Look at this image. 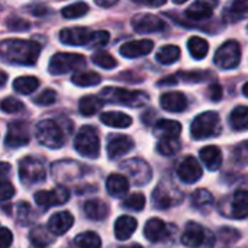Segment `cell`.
<instances>
[{
  "label": "cell",
  "mask_w": 248,
  "mask_h": 248,
  "mask_svg": "<svg viewBox=\"0 0 248 248\" xmlns=\"http://www.w3.org/2000/svg\"><path fill=\"white\" fill-rule=\"evenodd\" d=\"M41 54V45L28 39H4L0 41V58L6 62L33 65Z\"/></svg>",
  "instance_id": "obj_1"
},
{
  "label": "cell",
  "mask_w": 248,
  "mask_h": 248,
  "mask_svg": "<svg viewBox=\"0 0 248 248\" xmlns=\"http://www.w3.org/2000/svg\"><path fill=\"white\" fill-rule=\"evenodd\" d=\"M60 41L65 45L97 48L105 46L109 42V32L96 31L92 32L87 28H67L60 32Z\"/></svg>",
  "instance_id": "obj_2"
},
{
  "label": "cell",
  "mask_w": 248,
  "mask_h": 248,
  "mask_svg": "<svg viewBox=\"0 0 248 248\" xmlns=\"http://www.w3.org/2000/svg\"><path fill=\"white\" fill-rule=\"evenodd\" d=\"M100 99L110 103H119L124 106L138 108L148 102V94L145 92L128 90L122 87H106L100 92Z\"/></svg>",
  "instance_id": "obj_3"
},
{
  "label": "cell",
  "mask_w": 248,
  "mask_h": 248,
  "mask_svg": "<svg viewBox=\"0 0 248 248\" xmlns=\"http://www.w3.org/2000/svg\"><path fill=\"white\" fill-rule=\"evenodd\" d=\"M35 137L38 142L46 148H61L64 145V134L61 126L52 119H44L35 126Z\"/></svg>",
  "instance_id": "obj_4"
},
{
  "label": "cell",
  "mask_w": 248,
  "mask_h": 248,
  "mask_svg": "<svg viewBox=\"0 0 248 248\" xmlns=\"http://www.w3.org/2000/svg\"><path fill=\"white\" fill-rule=\"evenodd\" d=\"M74 148L83 157L97 158L100 154V140H99L97 129L90 125L83 126L76 135Z\"/></svg>",
  "instance_id": "obj_5"
},
{
  "label": "cell",
  "mask_w": 248,
  "mask_h": 248,
  "mask_svg": "<svg viewBox=\"0 0 248 248\" xmlns=\"http://www.w3.org/2000/svg\"><path fill=\"white\" fill-rule=\"evenodd\" d=\"M221 132V122L217 112H203L195 118L190 126V134L195 140L217 137Z\"/></svg>",
  "instance_id": "obj_6"
},
{
  "label": "cell",
  "mask_w": 248,
  "mask_h": 248,
  "mask_svg": "<svg viewBox=\"0 0 248 248\" xmlns=\"http://www.w3.org/2000/svg\"><path fill=\"white\" fill-rule=\"evenodd\" d=\"M86 65V57L80 54H70V52H58L55 54L49 64L48 70L51 74H65L74 70H81V67Z\"/></svg>",
  "instance_id": "obj_7"
},
{
  "label": "cell",
  "mask_w": 248,
  "mask_h": 248,
  "mask_svg": "<svg viewBox=\"0 0 248 248\" xmlns=\"http://www.w3.org/2000/svg\"><path fill=\"white\" fill-rule=\"evenodd\" d=\"M19 177L26 186H35L45 180L46 170L41 160L35 157H25L19 163Z\"/></svg>",
  "instance_id": "obj_8"
},
{
  "label": "cell",
  "mask_w": 248,
  "mask_h": 248,
  "mask_svg": "<svg viewBox=\"0 0 248 248\" xmlns=\"http://www.w3.org/2000/svg\"><path fill=\"white\" fill-rule=\"evenodd\" d=\"M121 169L128 174V180H132L135 186H144L153 179L151 167L141 158H129L121 164Z\"/></svg>",
  "instance_id": "obj_9"
},
{
  "label": "cell",
  "mask_w": 248,
  "mask_h": 248,
  "mask_svg": "<svg viewBox=\"0 0 248 248\" xmlns=\"http://www.w3.org/2000/svg\"><path fill=\"white\" fill-rule=\"evenodd\" d=\"M215 64L222 70H232L241 61V46L237 41H227L218 48L214 57Z\"/></svg>",
  "instance_id": "obj_10"
},
{
  "label": "cell",
  "mask_w": 248,
  "mask_h": 248,
  "mask_svg": "<svg viewBox=\"0 0 248 248\" xmlns=\"http://www.w3.org/2000/svg\"><path fill=\"white\" fill-rule=\"evenodd\" d=\"M180 201H182V193L171 183L163 182L153 192V202H154V206L158 209H169L180 203Z\"/></svg>",
  "instance_id": "obj_11"
},
{
  "label": "cell",
  "mask_w": 248,
  "mask_h": 248,
  "mask_svg": "<svg viewBox=\"0 0 248 248\" xmlns=\"http://www.w3.org/2000/svg\"><path fill=\"white\" fill-rule=\"evenodd\" d=\"M35 203L42 209H49L52 206L64 205L70 199V192L67 187L60 186L52 190H39L33 195Z\"/></svg>",
  "instance_id": "obj_12"
},
{
  "label": "cell",
  "mask_w": 248,
  "mask_h": 248,
  "mask_svg": "<svg viewBox=\"0 0 248 248\" xmlns=\"http://www.w3.org/2000/svg\"><path fill=\"white\" fill-rule=\"evenodd\" d=\"M31 135H29V126L25 122H13L7 128V134L4 138V144L9 148H19L23 147L29 142Z\"/></svg>",
  "instance_id": "obj_13"
},
{
  "label": "cell",
  "mask_w": 248,
  "mask_h": 248,
  "mask_svg": "<svg viewBox=\"0 0 248 248\" xmlns=\"http://www.w3.org/2000/svg\"><path fill=\"white\" fill-rule=\"evenodd\" d=\"M132 28L138 33H151L163 31L166 28V23L155 15L140 13L132 17Z\"/></svg>",
  "instance_id": "obj_14"
},
{
  "label": "cell",
  "mask_w": 248,
  "mask_h": 248,
  "mask_svg": "<svg viewBox=\"0 0 248 248\" xmlns=\"http://www.w3.org/2000/svg\"><path fill=\"white\" fill-rule=\"evenodd\" d=\"M203 171L201 164L198 163V160L192 155L186 157L177 167V176L179 179L186 183V185H192L196 183L201 177H202Z\"/></svg>",
  "instance_id": "obj_15"
},
{
  "label": "cell",
  "mask_w": 248,
  "mask_h": 248,
  "mask_svg": "<svg viewBox=\"0 0 248 248\" xmlns=\"http://www.w3.org/2000/svg\"><path fill=\"white\" fill-rule=\"evenodd\" d=\"M153 48H154V42L151 39H140V41H131L124 44L119 52L126 58H138L150 54Z\"/></svg>",
  "instance_id": "obj_16"
},
{
  "label": "cell",
  "mask_w": 248,
  "mask_h": 248,
  "mask_svg": "<svg viewBox=\"0 0 248 248\" xmlns=\"http://www.w3.org/2000/svg\"><path fill=\"white\" fill-rule=\"evenodd\" d=\"M206 241V231L196 222L187 224L185 232L182 234V244L189 248H198Z\"/></svg>",
  "instance_id": "obj_17"
},
{
  "label": "cell",
  "mask_w": 248,
  "mask_h": 248,
  "mask_svg": "<svg viewBox=\"0 0 248 248\" xmlns=\"http://www.w3.org/2000/svg\"><path fill=\"white\" fill-rule=\"evenodd\" d=\"M132 148H134V141L129 137L115 135V137H110L108 142V155L110 160H115L128 154Z\"/></svg>",
  "instance_id": "obj_18"
},
{
  "label": "cell",
  "mask_w": 248,
  "mask_h": 248,
  "mask_svg": "<svg viewBox=\"0 0 248 248\" xmlns=\"http://www.w3.org/2000/svg\"><path fill=\"white\" fill-rule=\"evenodd\" d=\"M144 235L151 243H160L170 235V227L158 218H151L144 228Z\"/></svg>",
  "instance_id": "obj_19"
},
{
  "label": "cell",
  "mask_w": 248,
  "mask_h": 248,
  "mask_svg": "<svg viewBox=\"0 0 248 248\" xmlns=\"http://www.w3.org/2000/svg\"><path fill=\"white\" fill-rule=\"evenodd\" d=\"M81 169L83 167L74 161H58L52 164V176L57 182H67L76 179L81 173Z\"/></svg>",
  "instance_id": "obj_20"
},
{
  "label": "cell",
  "mask_w": 248,
  "mask_h": 248,
  "mask_svg": "<svg viewBox=\"0 0 248 248\" xmlns=\"http://www.w3.org/2000/svg\"><path fill=\"white\" fill-rule=\"evenodd\" d=\"M160 105L167 112H183L187 108V97L180 92H169L160 97Z\"/></svg>",
  "instance_id": "obj_21"
},
{
  "label": "cell",
  "mask_w": 248,
  "mask_h": 248,
  "mask_svg": "<svg viewBox=\"0 0 248 248\" xmlns=\"http://www.w3.org/2000/svg\"><path fill=\"white\" fill-rule=\"evenodd\" d=\"M74 224V218L70 212L62 211V212H57L54 214L49 221H48V230L54 234V235H62L65 234Z\"/></svg>",
  "instance_id": "obj_22"
},
{
  "label": "cell",
  "mask_w": 248,
  "mask_h": 248,
  "mask_svg": "<svg viewBox=\"0 0 248 248\" xmlns=\"http://www.w3.org/2000/svg\"><path fill=\"white\" fill-rule=\"evenodd\" d=\"M217 6H218V0H196L186 10V15L193 20H202L212 16V12Z\"/></svg>",
  "instance_id": "obj_23"
},
{
  "label": "cell",
  "mask_w": 248,
  "mask_h": 248,
  "mask_svg": "<svg viewBox=\"0 0 248 248\" xmlns=\"http://www.w3.org/2000/svg\"><path fill=\"white\" fill-rule=\"evenodd\" d=\"M137 227H138V222L135 218H132L129 215H124V217L118 218L115 222V237L119 241H126L132 237Z\"/></svg>",
  "instance_id": "obj_24"
},
{
  "label": "cell",
  "mask_w": 248,
  "mask_h": 248,
  "mask_svg": "<svg viewBox=\"0 0 248 248\" xmlns=\"http://www.w3.org/2000/svg\"><path fill=\"white\" fill-rule=\"evenodd\" d=\"M84 214L89 219L103 221L109 215V205L102 199H90L84 203Z\"/></svg>",
  "instance_id": "obj_25"
},
{
  "label": "cell",
  "mask_w": 248,
  "mask_h": 248,
  "mask_svg": "<svg viewBox=\"0 0 248 248\" xmlns=\"http://www.w3.org/2000/svg\"><path fill=\"white\" fill-rule=\"evenodd\" d=\"M106 189L108 193L112 198H122L129 190V182L128 177L122 174H110L106 180Z\"/></svg>",
  "instance_id": "obj_26"
},
{
  "label": "cell",
  "mask_w": 248,
  "mask_h": 248,
  "mask_svg": "<svg viewBox=\"0 0 248 248\" xmlns=\"http://www.w3.org/2000/svg\"><path fill=\"white\" fill-rule=\"evenodd\" d=\"M201 160L205 164V167L211 171H215L222 164V153L215 145H208L201 150Z\"/></svg>",
  "instance_id": "obj_27"
},
{
  "label": "cell",
  "mask_w": 248,
  "mask_h": 248,
  "mask_svg": "<svg viewBox=\"0 0 248 248\" xmlns=\"http://www.w3.org/2000/svg\"><path fill=\"white\" fill-rule=\"evenodd\" d=\"M231 214L237 219L248 218V190L240 189L234 193L231 202Z\"/></svg>",
  "instance_id": "obj_28"
},
{
  "label": "cell",
  "mask_w": 248,
  "mask_h": 248,
  "mask_svg": "<svg viewBox=\"0 0 248 248\" xmlns=\"http://www.w3.org/2000/svg\"><path fill=\"white\" fill-rule=\"evenodd\" d=\"M192 205H193V208L196 211L208 214V212H211L214 209L215 199L211 195V192H208L206 189H198L192 195Z\"/></svg>",
  "instance_id": "obj_29"
},
{
  "label": "cell",
  "mask_w": 248,
  "mask_h": 248,
  "mask_svg": "<svg viewBox=\"0 0 248 248\" xmlns=\"http://www.w3.org/2000/svg\"><path fill=\"white\" fill-rule=\"evenodd\" d=\"M100 121L112 128H128L132 124V118L122 112H105L100 115Z\"/></svg>",
  "instance_id": "obj_30"
},
{
  "label": "cell",
  "mask_w": 248,
  "mask_h": 248,
  "mask_svg": "<svg viewBox=\"0 0 248 248\" xmlns=\"http://www.w3.org/2000/svg\"><path fill=\"white\" fill-rule=\"evenodd\" d=\"M182 132V125L177 121L161 119L155 124V134L160 137H176L179 138Z\"/></svg>",
  "instance_id": "obj_31"
},
{
  "label": "cell",
  "mask_w": 248,
  "mask_h": 248,
  "mask_svg": "<svg viewBox=\"0 0 248 248\" xmlns=\"http://www.w3.org/2000/svg\"><path fill=\"white\" fill-rule=\"evenodd\" d=\"M49 230H46L45 227H35L31 230L29 232V240L32 243V246L36 248H45L52 244V237L49 235Z\"/></svg>",
  "instance_id": "obj_32"
},
{
  "label": "cell",
  "mask_w": 248,
  "mask_h": 248,
  "mask_svg": "<svg viewBox=\"0 0 248 248\" xmlns=\"http://www.w3.org/2000/svg\"><path fill=\"white\" fill-rule=\"evenodd\" d=\"M103 106V100L97 96H84L78 103V110L84 116H92L97 113Z\"/></svg>",
  "instance_id": "obj_33"
},
{
  "label": "cell",
  "mask_w": 248,
  "mask_h": 248,
  "mask_svg": "<svg viewBox=\"0 0 248 248\" xmlns=\"http://www.w3.org/2000/svg\"><path fill=\"white\" fill-rule=\"evenodd\" d=\"M230 124L235 131H248V106H238L230 115Z\"/></svg>",
  "instance_id": "obj_34"
},
{
  "label": "cell",
  "mask_w": 248,
  "mask_h": 248,
  "mask_svg": "<svg viewBox=\"0 0 248 248\" xmlns=\"http://www.w3.org/2000/svg\"><path fill=\"white\" fill-rule=\"evenodd\" d=\"M39 86V80L32 76H25V77H17L13 81V89L15 92L20 94H31L33 93Z\"/></svg>",
  "instance_id": "obj_35"
},
{
  "label": "cell",
  "mask_w": 248,
  "mask_h": 248,
  "mask_svg": "<svg viewBox=\"0 0 248 248\" xmlns=\"http://www.w3.org/2000/svg\"><path fill=\"white\" fill-rule=\"evenodd\" d=\"M187 48H189V52L190 55L195 58V60H202L206 57L208 51H209V45L208 42L201 38V36H192L189 41H187Z\"/></svg>",
  "instance_id": "obj_36"
},
{
  "label": "cell",
  "mask_w": 248,
  "mask_h": 248,
  "mask_svg": "<svg viewBox=\"0 0 248 248\" xmlns=\"http://www.w3.org/2000/svg\"><path fill=\"white\" fill-rule=\"evenodd\" d=\"M225 16L230 20H238L248 16V0H234L228 9H225Z\"/></svg>",
  "instance_id": "obj_37"
},
{
  "label": "cell",
  "mask_w": 248,
  "mask_h": 248,
  "mask_svg": "<svg viewBox=\"0 0 248 248\" xmlns=\"http://www.w3.org/2000/svg\"><path fill=\"white\" fill-rule=\"evenodd\" d=\"M73 83L81 87H90V86H96L100 83V76L94 71H77L73 74L71 77Z\"/></svg>",
  "instance_id": "obj_38"
},
{
  "label": "cell",
  "mask_w": 248,
  "mask_h": 248,
  "mask_svg": "<svg viewBox=\"0 0 248 248\" xmlns=\"http://www.w3.org/2000/svg\"><path fill=\"white\" fill-rule=\"evenodd\" d=\"M180 48L176 46V45H164L158 52H157V61L161 62V64H173L176 61H179L180 58Z\"/></svg>",
  "instance_id": "obj_39"
},
{
  "label": "cell",
  "mask_w": 248,
  "mask_h": 248,
  "mask_svg": "<svg viewBox=\"0 0 248 248\" xmlns=\"http://www.w3.org/2000/svg\"><path fill=\"white\" fill-rule=\"evenodd\" d=\"M180 150V141L176 137H161L157 144V151L163 155H174Z\"/></svg>",
  "instance_id": "obj_40"
},
{
  "label": "cell",
  "mask_w": 248,
  "mask_h": 248,
  "mask_svg": "<svg viewBox=\"0 0 248 248\" xmlns=\"http://www.w3.org/2000/svg\"><path fill=\"white\" fill-rule=\"evenodd\" d=\"M76 246L78 248H100L102 247V241L100 237L96 232L92 231H86L83 234H78L74 240Z\"/></svg>",
  "instance_id": "obj_41"
},
{
  "label": "cell",
  "mask_w": 248,
  "mask_h": 248,
  "mask_svg": "<svg viewBox=\"0 0 248 248\" xmlns=\"http://www.w3.org/2000/svg\"><path fill=\"white\" fill-rule=\"evenodd\" d=\"M61 12H62V16L67 19H78L89 12V6L83 1H77V3H73V4L64 7Z\"/></svg>",
  "instance_id": "obj_42"
},
{
  "label": "cell",
  "mask_w": 248,
  "mask_h": 248,
  "mask_svg": "<svg viewBox=\"0 0 248 248\" xmlns=\"http://www.w3.org/2000/svg\"><path fill=\"white\" fill-rule=\"evenodd\" d=\"M16 214H17V222L20 225H31L35 221V214H33L31 205L26 203V202H20L17 205V212Z\"/></svg>",
  "instance_id": "obj_43"
},
{
  "label": "cell",
  "mask_w": 248,
  "mask_h": 248,
  "mask_svg": "<svg viewBox=\"0 0 248 248\" xmlns=\"http://www.w3.org/2000/svg\"><path fill=\"white\" fill-rule=\"evenodd\" d=\"M92 61L102 67V68H106V70H110V68H115L118 65V61L109 54V52H105V51H100V52H96L93 54L92 57Z\"/></svg>",
  "instance_id": "obj_44"
},
{
  "label": "cell",
  "mask_w": 248,
  "mask_h": 248,
  "mask_svg": "<svg viewBox=\"0 0 248 248\" xmlns=\"http://www.w3.org/2000/svg\"><path fill=\"white\" fill-rule=\"evenodd\" d=\"M124 208L129 209V211H135V212H140L144 209L145 206V196L142 193H132L129 195L125 201H124Z\"/></svg>",
  "instance_id": "obj_45"
},
{
  "label": "cell",
  "mask_w": 248,
  "mask_h": 248,
  "mask_svg": "<svg viewBox=\"0 0 248 248\" xmlns=\"http://www.w3.org/2000/svg\"><path fill=\"white\" fill-rule=\"evenodd\" d=\"M23 103L15 97H6L0 102V109L4 113H17L20 110H23Z\"/></svg>",
  "instance_id": "obj_46"
},
{
  "label": "cell",
  "mask_w": 248,
  "mask_h": 248,
  "mask_svg": "<svg viewBox=\"0 0 248 248\" xmlns=\"http://www.w3.org/2000/svg\"><path fill=\"white\" fill-rule=\"evenodd\" d=\"M55 100H57V93L52 89H46L41 94H38L33 102L39 106H48V105H52Z\"/></svg>",
  "instance_id": "obj_47"
},
{
  "label": "cell",
  "mask_w": 248,
  "mask_h": 248,
  "mask_svg": "<svg viewBox=\"0 0 248 248\" xmlns=\"http://www.w3.org/2000/svg\"><path fill=\"white\" fill-rule=\"evenodd\" d=\"M6 26H7L10 31L22 32V31H28V29L31 28V23H29L28 20L20 19V17H10V19H7Z\"/></svg>",
  "instance_id": "obj_48"
},
{
  "label": "cell",
  "mask_w": 248,
  "mask_h": 248,
  "mask_svg": "<svg viewBox=\"0 0 248 248\" xmlns=\"http://www.w3.org/2000/svg\"><path fill=\"white\" fill-rule=\"evenodd\" d=\"M238 238H240V234H238V231H235V230H231V228H222V230L219 231V240L224 243V246H225V244H227V246H230V244L235 243Z\"/></svg>",
  "instance_id": "obj_49"
},
{
  "label": "cell",
  "mask_w": 248,
  "mask_h": 248,
  "mask_svg": "<svg viewBox=\"0 0 248 248\" xmlns=\"http://www.w3.org/2000/svg\"><path fill=\"white\" fill-rule=\"evenodd\" d=\"M15 195V187L10 182L0 179V202L12 199Z\"/></svg>",
  "instance_id": "obj_50"
},
{
  "label": "cell",
  "mask_w": 248,
  "mask_h": 248,
  "mask_svg": "<svg viewBox=\"0 0 248 248\" xmlns=\"http://www.w3.org/2000/svg\"><path fill=\"white\" fill-rule=\"evenodd\" d=\"M177 77H180L186 83H201L205 78V74L199 71H193V73H180Z\"/></svg>",
  "instance_id": "obj_51"
},
{
  "label": "cell",
  "mask_w": 248,
  "mask_h": 248,
  "mask_svg": "<svg viewBox=\"0 0 248 248\" xmlns=\"http://www.w3.org/2000/svg\"><path fill=\"white\" fill-rule=\"evenodd\" d=\"M13 243V234L10 230L0 227V248H9Z\"/></svg>",
  "instance_id": "obj_52"
},
{
  "label": "cell",
  "mask_w": 248,
  "mask_h": 248,
  "mask_svg": "<svg viewBox=\"0 0 248 248\" xmlns=\"http://www.w3.org/2000/svg\"><path fill=\"white\" fill-rule=\"evenodd\" d=\"M208 97H209L212 102L221 100V99H222V87H221L219 84H217V83L211 84V86L208 87Z\"/></svg>",
  "instance_id": "obj_53"
},
{
  "label": "cell",
  "mask_w": 248,
  "mask_h": 248,
  "mask_svg": "<svg viewBox=\"0 0 248 248\" xmlns=\"http://www.w3.org/2000/svg\"><path fill=\"white\" fill-rule=\"evenodd\" d=\"M10 170H12V167H10L9 163H0V177L9 176L10 174Z\"/></svg>",
  "instance_id": "obj_54"
},
{
  "label": "cell",
  "mask_w": 248,
  "mask_h": 248,
  "mask_svg": "<svg viewBox=\"0 0 248 248\" xmlns=\"http://www.w3.org/2000/svg\"><path fill=\"white\" fill-rule=\"evenodd\" d=\"M94 3L100 7H112L118 3V0H94Z\"/></svg>",
  "instance_id": "obj_55"
},
{
  "label": "cell",
  "mask_w": 248,
  "mask_h": 248,
  "mask_svg": "<svg viewBox=\"0 0 248 248\" xmlns=\"http://www.w3.org/2000/svg\"><path fill=\"white\" fill-rule=\"evenodd\" d=\"M177 76H171V77H166L163 80H160V86H167V84H177Z\"/></svg>",
  "instance_id": "obj_56"
},
{
  "label": "cell",
  "mask_w": 248,
  "mask_h": 248,
  "mask_svg": "<svg viewBox=\"0 0 248 248\" xmlns=\"http://www.w3.org/2000/svg\"><path fill=\"white\" fill-rule=\"evenodd\" d=\"M144 4H147V6H151V7H160V6H163L167 0H141Z\"/></svg>",
  "instance_id": "obj_57"
},
{
  "label": "cell",
  "mask_w": 248,
  "mask_h": 248,
  "mask_svg": "<svg viewBox=\"0 0 248 248\" xmlns=\"http://www.w3.org/2000/svg\"><path fill=\"white\" fill-rule=\"evenodd\" d=\"M6 80H7V74L3 73V71H0V86H3L6 83Z\"/></svg>",
  "instance_id": "obj_58"
},
{
  "label": "cell",
  "mask_w": 248,
  "mask_h": 248,
  "mask_svg": "<svg viewBox=\"0 0 248 248\" xmlns=\"http://www.w3.org/2000/svg\"><path fill=\"white\" fill-rule=\"evenodd\" d=\"M243 93H244V96H246V97H248V81L244 84V86H243Z\"/></svg>",
  "instance_id": "obj_59"
},
{
  "label": "cell",
  "mask_w": 248,
  "mask_h": 248,
  "mask_svg": "<svg viewBox=\"0 0 248 248\" xmlns=\"http://www.w3.org/2000/svg\"><path fill=\"white\" fill-rule=\"evenodd\" d=\"M121 248H142L140 244H131V246H126V247H121Z\"/></svg>",
  "instance_id": "obj_60"
},
{
  "label": "cell",
  "mask_w": 248,
  "mask_h": 248,
  "mask_svg": "<svg viewBox=\"0 0 248 248\" xmlns=\"http://www.w3.org/2000/svg\"><path fill=\"white\" fill-rule=\"evenodd\" d=\"M176 4H182V3H185V1H187V0H173Z\"/></svg>",
  "instance_id": "obj_61"
}]
</instances>
